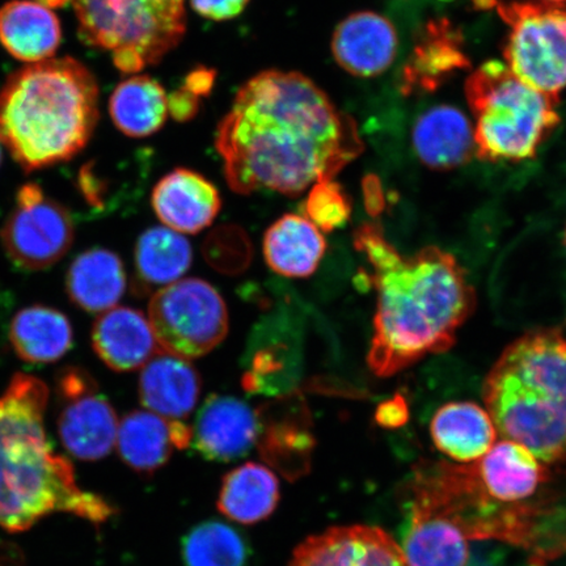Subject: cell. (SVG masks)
I'll use <instances>...</instances> for the list:
<instances>
[{
  "label": "cell",
  "mask_w": 566,
  "mask_h": 566,
  "mask_svg": "<svg viewBox=\"0 0 566 566\" xmlns=\"http://www.w3.org/2000/svg\"><path fill=\"white\" fill-rule=\"evenodd\" d=\"M117 449L137 472H154L168 462L174 443L169 422L150 410H134L118 424Z\"/></svg>",
  "instance_id": "4dcf8cb0"
},
{
  "label": "cell",
  "mask_w": 566,
  "mask_h": 566,
  "mask_svg": "<svg viewBox=\"0 0 566 566\" xmlns=\"http://www.w3.org/2000/svg\"><path fill=\"white\" fill-rule=\"evenodd\" d=\"M402 551L410 566H467L470 562L469 539L451 522L433 515L410 514Z\"/></svg>",
  "instance_id": "f546056e"
},
{
  "label": "cell",
  "mask_w": 566,
  "mask_h": 566,
  "mask_svg": "<svg viewBox=\"0 0 566 566\" xmlns=\"http://www.w3.org/2000/svg\"><path fill=\"white\" fill-rule=\"evenodd\" d=\"M196 449L212 462L244 458L260 437L259 413L231 396L212 395L203 402L193 428Z\"/></svg>",
  "instance_id": "4fadbf2b"
},
{
  "label": "cell",
  "mask_w": 566,
  "mask_h": 566,
  "mask_svg": "<svg viewBox=\"0 0 566 566\" xmlns=\"http://www.w3.org/2000/svg\"><path fill=\"white\" fill-rule=\"evenodd\" d=\"M98 98L96 77L73 56L30 63L0 88V144L25 172L66 163L95 132Z\"/></svg>",
  "instance_id": "5b68a950"
},
{
  "label": "cell",
  "mask_w": 566,
  "mask_h": 566,
  "mask_svg": "<svg viewBox=\"0 0 566 566\" xmlns=\"http://www.w3.org/2000/svg\"><path fill=\"white\" fill-rule=\"evenodd\" d=\"M410 514L440 516L469 541L526 552L531 566L566 555V470L502 440L473 463L422 459L409 479Z\"/></svg>",
  "instance_id": "7a4b0ae2"
},
{
  "label": "cell",
  "mask_w": 566,
  "mask_h": 566,
  "mask_svg": "<svg viewBox=\"0 0 566 566\" xmlns=\"http://www.w3.org/2000/svg\"><path fill=\"white\" fill-rule=\"evenodd\" d=\"M76 188L90 208L98 211L111 209V184L97 171L95 161H90L81 168L76 177Z\"/></svg>",
  "instance_id": "e575fe53"
},
{
  "label": "cell",
  "mask_w": 566,
  "mask_h": 566,
  "mask_svg": "<svg viewBox=\"0 0 566 566\" xmlns=\"http://www.w3.org/2000/svg\"><path fill=\"white\" fill-rule=\"evenodd\" d=\"M364 200L367 212L377 217L385 210V195L377 176H367L363 182Z\"/></svg>",
  "instance_id": "f35d334b"
},
{
  "label": "cell",
  "mask_w": 566,
  "mask_h": 566,
  "mask_svg": "<svg viewBox=\"0 0 566 566\" xmlns=\"http://www.w3.org/2000/svg\"><path fill=\"white\" fill-rule=\"evenodd\" d=\"M409 420V406L405 396L396 394L394 398L380 402L375 410V421L379 427L395 430L405 424Z\"/></svg>",
  "instance_id": "8d00e7d4"
},
{
  "label": "cell",
  "mask_w": 566,
  "mask_h": 566,
  "mask_svg": "<svg viewBox=\"0 0 566 566\" xmlns=\"http://www.w3.org/2000/svg\"><path fill=\"white\" fill-rule=\"evenodd\" d=\"M12 350L28 364H53L73 348L74 332L60 310L33 304L13 316L9 332Z\"/></svg>",
  "instance_id": "cb8c5ba5"
},
{
  "label": "cell",
  "mask_w": 566,
  "mask_h": 566,
  "mask_svg": "<svg viewBox=\"0 0 566 566\" xmlns=\"http://www.w3.org/2000/svg\"><path fill=\"white\" fill-rule=\"evenodd\" d=\"M353 242L371 266L363 275L377 293L369 369L391 378L451 349L478 304L476 290L454 254L429 245L405 258L377 223L359 226Z\"/></svg>",
  "instance_id": "3957f363"
},
{
  "label": "cell",
  "mask_w": 566,
  "mask_h": 566,
  "mask_svg": "<svg viewBox=\"0 0 566 566\" xmlns=\"http://www.w3.org/2000/svg\"><path fill=\"white\" fill-rule=\"evenodd\" d=\"M182 560L186 566H245L248 547L235 528L203 522L184 537Z\"/></svg>",
  "instance_id": "1f68e13d"
},
{
  "label": "cell",
  "mask_w": 566,
  "mask_h": 566,
  "mask_svg": "<svg viewBox=\"0 0 566 566\" xmlns=\"http://www.w3.org/2000/svg\"><path fill=\"white\" fill-rule=\"evenodd\" d=\"M62 42L53 10L34 0H10L0 7V44L13 59L30 63L51 60Z\"/></svg>",
  "instance_id": "ffe728a7"
},
{
  "label": "cell",
  "mask_w": 566,
  "mask_h": 566,
  "mask_svg": "<svg viewBox=\"0 0 566 566\" xmlns=\"http://www.w3.org/2000/svg\"><path fill=\"white\" fill-rule=\"evenodd\" d=\"M24 551L17 543L0 541V566H25Z\"/></svg>",
  "instance_id": "60d3db41"
},
{
  "label": "cell",
  "mask_w": 566,
  "mask_h": 566,
  "mask_svg": "<svg viewBox=\"0 0 566 566\" xmlns=\"http://www.w3.org/2000/svg\"><path fill=\"white\" fill-rule=\"evenodd\" d=\"M250 0H190L192 9L205 19L226 21L235 19L245 10Z\"/></svg>",
  "instance_id": "d590c367"
},
{
  "label": "cell",
  "mask_w": 566,
  "mask_h": 566,
  "mask_svg": "<svg viewBox=\"0 0 566 566\" xmlns=\"http://www.w3.org/2000/svg\"><path fill=\"white\" fill-rule=\"evenodd\" d=\"M565 245H566V229H565Z\"/></svg>",
  "instance_id": "bcb514c9"
},
{
  "label": "cell",
  "mask_w": 566,
  "mask_h": 566,
  "mask_svg": "<svg viewBox=\"0 0 566 566\" xmlns=\"http://www.w3.org/2000/svg\"><path fill=\"white\" fill-rule=\"evenodd\" d=\"M430 436L442 454L463 464L483 458L499 437L490 413L472 401H451L438 409Z\"/></svg>",
  "instance_id": "44dd1931"
},
{
  "label": "cell",
  "mask_w": 566,
  "mask_h": 566,
  "mask_svg": "<svg viewBox=\"0 0 566 566\" xmlns=\"http://www.w3.org/2000/svg\"><path fill=\"white\" fill-rule=\"evenodd\" d=\"M169 422V433H171V441L174 443V448L176 449H187L190 441L193 438V431L190 430L187 423H184L181 420L168 421Z\"/></svg>",
  "instance_id": "b9f144b4"
},
{
  "label": "cell",
  "mask_w": 566,
  "mask_h": 566,
  "mask_svg": "<svg viewBox=\"0 0 566 566\" xmlns=\"http://www.w3.org/2000/svg\"><path fill=\"white\" fill-rule=\"evenodd\" d=\"M327 251L321 230L306 217L286 214L268 229L264 256L273 272L303 279L315 273Z\"/></svg>",
  "instance_id": "603a6c76"
},
{
  "label": "cell",
  "mask_w": 566,
  "mask_h": 566,
  "mask_svg": "<svg viewBox=\"0 0 566 566\" xmlns=\"http://www.w3.org/2000/svg\"><path fill=\"white\" fill-rule=\"evenodd\" d=\"M49 388L33 375H13L0 396V527L30 530L55 512L103 523L109 504L76 485L74 467L55 454L45 430Z\"/></svg>",
  "instance_id": "277c9868"
},
{
  "label": "cell",
  "mask_w": 566,
  "mask_h": 566,
  "mask_svg": "<svg viewBox=\"0 0 566 566\" xmlns=\"http://www.w3.org/2000/svg\"><path fill=\"white\" fill-rule=\"evenodd\" d=\"M91 342L109 369L126 373L144 367L159 349L144 314L130 307H113L96 318Z\"/></svg>",
  "instance_id": "e0dca14e"
},
{
  "label": "cell",
  "mask_w": 566,
  "mask_h": 566,
  "mask_svg": "<svg viewBox=\"0 0 566 566\" xmlns=\"http://www.w3.org/2000/svg\"><path fill=\"white\" fill-rule=\"evenodd\" d=\"M546 2L548 3H555V4H562V3H565L566 0H546Z\"/></svg>",
  "instance_id": "ee69618b"
},
{
  "label": "cell",
  "mask_w": 566,
  "mask_h": 566,
  "mask_svg": "<svg viewBox=\"0 0 566 566\" xmlns=\"http://www.w3.org/2000/svg\"><path fill=\"white\" fill-rule=\"evenodd\" d=\"M74 239V219L61 202L48 197L39 184L20 187L15 208L0 230V242L13 264L44 271L66 256Z\"/></svg>",
  "instance_id": "8fae6325"
},
{
  "label": "cell",
  "mask_w": 566,
  "mask_h": 566,
  "mask_svg": "<svg viewBox=\"0 0 566 566\" xmlns=\"http://www.w3.org/2000/svg\"><path fill=\"white\" fill-rule=\"evenodd\" d=\"M412 142L417 157L436 171L464 166L476 154L469 117L450 105H438L424 112L415 124Z\"/></svg>",
  "instance_id": "d6986e66"
},
{
  "label": "cell",
  "mask_w": 566,
  "mask_h": 566,
  "mask_svg": "<svg viewBox=\"0 0 566 566\" xmlns=\"http://www.w3.org/2000/svg\"><path fill=\"white\" fill-rule=\"evenodd\" d=\"M203 253L219 272L237 274L250 265L251 243L237 226H223L208 238Z\"/></svg>",
  "instance_id": "836d02e7"
},
{
  "label": "cell",
  "mask_w": 566,
  "mask_h": 566,
  "mask_svg": "<svg viewBox=\"0 0 566 566\" xmlns=\"http://www.w3.org/2000/svg\"><path fill=\"white\" fill-rule=\"evenodd\" d=\"M214 71L198 69L193 71L192 74L188 75L187 82L184 84V88L192 92V94L198 97L208 95L212 87V83H214Z\"/></svg>",
  "instance_id": "ab89813d"
},
{
  "label": "cell",
  "mask_w": 566,
  "mask_h": 566,
  "mask_svg": "<svg viewBox=\"0 0 566 566\" xmlns=\"http://www.w3.org/2000/svg\"><path fill=\"white\" fill-rule=\"evenodd\" d=\"M396 28L371 11L352 13L336 28L332 53L346 73L359 77L384 74L398 54Z\"/></svg>",
  "instance_id": "9a60e30c"
},
{
  "label": "cell",
  "mask_w": 566,
  "mask_h": 566,
  "mask_svg": "<svg viewBox=\"0 0 566 566\" xmlns=\"http://www.w3.org/2000/svg\"><path fill=\"white\" fill-rule=\"evenodd\" d=\"M192 261V245L180 232L148 229L136 245L137 281L144 289L171 285L189 271Z\"/></svg>",
  "instance_id": "f1b7e54d"
},
{
  "label": "cell",
  "mask_w": 566,
  "mask_h": 566,
  "mask_svg": "<svg viewBox=\"0 0 566 566\" xmlns=\"http://www.w3.org/2000/svg\"><path fill=\"white\" fill-rule=\"evenodd\" d=\"M0 165H2V144H0Z\"/></svg>",
  "instance_id": "f6af8a7d"
},
{
  "label": "cell",
  "mask_w": 566,
  "mask_h": 566,
  "mask_svg": "<svg viewBox=\"0 0 566 566\" xmlns=\"http://www.w3.org/2000/svg\"><path fill=\"white\" fill-rule=\"evenodd\" d=\"M289 566H410L405 551L384 528L331 527L295 548Z\"/></svg>",
  "instance_id": "7c38bea8"
},
{
  "label": "cell",
  "mask_w": 566,
  "mask_h": 566,
  "mask_svg": "<svg viewBox=\"0 0 566 566\" xmlns=\"http://www.w3.org/2000/svg\"><path fill=\"white\" fill-rule=\"evenodd\" d=\"M201 388V375L188 359L161 350L148 360L139 377L142 405L169 421H182L193 412Z\"/></svg>",
  "instance_id": "ac0fdd59"
},
{
  "label": "cell",
  "mask_w": 566,
  "mask_h": 566,
  "mask_svg": "<svg viewBox=\"0 0 566 566\" xmlns=\"http://www.w3.org/2000/svg\"><path fill=\"white\" fill-rule=\"evenodd\" d=\"M198 105H200V97L184 87L168 96L169 115L179 119V122H187V119L196 116Z\"/></svg>",
  "instance_id": "74e56055"
},
{
  "label": "cell",
  "mask_w": 566,
  "mask_h": 566,
  "mask_svg": "<svg viewBox=\"0 0 566 566\" xmlns=\"http://www.w3.org/2000/svg\"><path fill=\"white\" fill-rule=\"evenodd\" d=\"M59 434L62 444L76 459L96 462L111 454L118 433V419L98 386L56 398Z\"/></svg>",
  "instance_id": "5bb4252c"
},
{
  "label": "cell",
  "mask_w": 566,
  "mask_h": 566,
  "mask_svg": "<svg viewBox=\"0 0 566 566\" xmlns=\"http://www.w3.org/2000/svg\"><path fill=\"white\" fill-rule=\"evenodd\" d=\"M304 212L308 221L323 232H332L349 221L352 200L345 189L334 180L314 184L304 202Z\"/></svg>",
  "instance_id": "d6a6232c"
},
{
  "label": "cell",
  "mask_w": 566,
  "mask_h": 566,
  "mask_svg": "<svg viewBox=\"0 0 566 566\" xmlns=\"http://www.w3.org/2000/svg\"><path fill=\"white\" fill-rule=\"evenodd\" d=\"M148 321L159 349L188 360L207 356L229 332V311L222 295L200 279L161 287L150 301Z\"/></svg>",
  "instance_id": "30bf717a"
},
{
  "label": "cell",
  "mask_w": 566,
  "mask_h": 566,
  "mask_svg": "<svg viewBox=\"0 0 566 566\" xmlns=\"http://www.w3.org/2000/svg\"><path fill=\"white\" fill-rule=\"evenodd\" d=\"M280 501L277 476L259 463H245L223 479L219 512L242 525H254L271 516Z\"/></svg>",
  "instance_id": "4316f807"
},
{
  "label": "cell",
  "mask_w": 566,
  "mask_h": 566,
  "mask_svg": "<svg viewBox=\"0 0 566 566\" xmlns=\"http://www.w3.org/2000/svg\"><path fill=\"white\" fill-rule=\"evenodd\" d=\"M462 45V35L450 21H431L406 66L402 88L406 92L434 91L458 70L469 67Z\"/></svg>",
  "instance_id": "d4e9b609"
},
{
  "label": "cell",
  "mask_w": 566,
  "mask_h": 566,
  "mask_svg": "<svg viewBox=\"0 0 566 566\" xmlns=\"http://www.w3.org/2000/svg\"><path fill=\"white\" fill-rule=\"evenodd\" d=\"M216 147L233 192L300 196L365 150L354 119L300 73L269 70L238 92Z\"/></svg>",
  "instance_id": "6da1fadb"
},
{
  "label": "cell",
  "mask_w": 566,
  "mask_h": 566,
  "mask_svg": "<svg viewBox=\"0 0 566 566\" xmlns=\"http://www.w3.org/2000/svg\"><path fill=\"white\" fill-rule=\"evenodd\" d=\"M81 39L125 74L157 65L187 31L186 0H73Z\"/></svg>",
  "instance_id": "ba28073f"
},
{
  "label": "cell",
  "mask_w": 566,
  "mask_h": 566,
  "mask_svg": "<svg viewBox=\"0 0 566 566\" xmlns=\"http://www.w3.org/2000/svg\"><path fill=\"white\" fill-rule=\"evenodd\" d=\"M301 353L289 336H281L275 324H268L253 338L250 369L243 387L251 394L287 395L298 385Z\"/></svg>",
  "instance_id": "484cf974"
},
{
  "label": "cell",
  "mask_w": 566,
  "mask_h": 566,
  "mask_svg": "<svg viewBox=\"0 0 566 566\" xmlns=\"http://www.w3.org/2000/svg\"><path fill=\"white\" fill-rule=\"evenodd\" d=\"M465 96L475 117L473 136L481 160L533 159L560 123L558 97L530 87L497 61L473 71L465 82Z\"/></svg>",
  "instance_id": "52a82bcc"
},
{
  "label": "cell",
  "mask_w": 566,
  "mask_h": 566,
  "mask_svg": "<svg viewBox=\"0 0 566 566\" xmlns=\"http://www.w3.org/2000/svg\"><path fill=\"white\" fill-rule=\"evenodd\" d=\"M109 115L125 136L150 137L165 126L169 116L167 92L150 76L127 77L113 91Z\"/></svg>",
  "instance_id": "83f0119b"
},
{
  "label": "cell",
  "mask_w": 566,
  "mask_h": 566,
  "mask_svg": "<svg viewBox=\"0 0 566 566\" xmlns=\"http://www.w3.org/2000/svg\"><path fill=\"white\" fill-rule=\"evenodd\" d=\"M151 203L166 228L184 233L209 228L222 207L214 184L186 168H177L163 177L153 190Z\"/></svg>",
  "instance_id": "2e32d148"
},
{
  "label": "cell",
  "mask_w": 566,
  "mask_h": 566,
  "mask_svg": "<svg viewBox=\"0 0 566 566\" xmlns=\"http://www.w3.org/2000/svg\"><path fill=\"white\" fill-rule=\"evenodd\" d=\"M483 399L497 436L544 464H566V336L560 328L527 332L495 360Z\"/></svg>",
  "instance_id": "8992f818"
},
{
  "label": "cell",
  "mask_w": 566,
  "mask_h": 566,
  "mask_svg": "<svg viewBox=\"0 0 566 566\" xmlns=\"http://www.w3.org/2000/svg\"><path fill=\"white\" fill-rule=\"evenodd\" d=\"M476 3L484 9L494 7L511 27L504 51L506 66L530 87L558 97L566 87V3Z\"/></svg>",
  "instance_id": "9c48e42d"
},
{
  "label": "cell",
  "mask_w": 566,
  "mask_h": 566,
  "mask_svg": "<svg viewBox=\"0 0 566 566\" xmlns=\"http://www.w3.org/2000/svg\"><path fill=\"white\" fill-rule=\"evenodd\" d=\"M126 272L118 254L92 248L76 256L66 274V292L76 307L91 314L105 313L122 301Z\"/></svg>",
  "instance_id": "7402d4cb"
},
{
  "label": "cell",
  "mask_w": 566,
  "mask_h": 566,
  "mask_svg": "<svg viewBox=\"0 0 566 566\" xmlns=\"http://www.w3.org/2000/svg\"><path fill=\"white\" fill-rule=\"evenodd\" d=\"M42 6L48 7V9L55 10L62 9V7H66L70 3H73V0H34Z\"/></svg>",
  "instance_id": "7bdbcfd3"
}]
</instances>
